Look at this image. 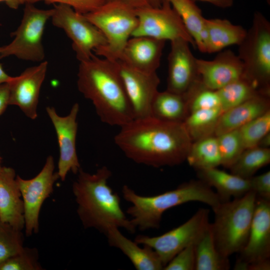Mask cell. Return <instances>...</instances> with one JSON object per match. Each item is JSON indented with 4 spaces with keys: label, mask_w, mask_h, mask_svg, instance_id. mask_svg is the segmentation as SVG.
<instances>
[{
    "label": "cell",
    "mask_w": 270,
    "mask_h": 270,
    "mask_svg": "<svg viewBox=\"0 0 270 270\" xmlns=\"http://www.w3.org/2000/svg\"><path fill=\"white\" fill-rule=\"evenodd\" d=\"M114 142L134 162L160 168L183 162L192 142L182 122L152 116L134 118L120 127Z\"/></svg>",
    "instance_id": "obj_1"
},
{
    "label": "cell",
    "mask_w": 270,
    "mask_h": 270,
    "mask_svg": "<svg viewBox=\"0 0 270 270\" xmlns=\"http://www.w3.org/2000/svg\"><path fill=\"white\" fill-rule=\"evenodd\" d=\"M78 90L93 104L100 120L121 127L134 119V113L114 62L96 55L80 62Z\"/></svg>",
    "instance_id": "obj_2"
},
{
    "label": "cell",
    "mask_w": 270,
    "mask_h": 270,
    "mask_svg": "<svg viewBox=\"0 0 270 270\" xmlns=\"http://www.w3.org/2000/svg\"><path fill=\"white\" fill-rule=\"evenodd\" d=\"M72 184L77 214L84 227L94 228L105 234L112 227L124 228L130 232L136 228L121 208L120 198L108 184L112 172L105 166L94 174L82 168Z\"/></svg>",
    "instance_id": "obj_3"
},
{
    "label": "cell",
    "mask_w": 270,
    "mask_h": 270,
    "mask_svg": "<svg viewBox=\"0 0 270 270\" xmlns=\"http://www.w3.org/2000/svg\"><path fill=\"white\" fill-rule=\"evenodd\" d=\"M122 194L124 199L132 204L126 210L132 216V223L141 230L158 228L163 214L178 206L198 202L212 209L222 202L216 192L199 179L155 196L139 195L127 185L122 187Z\"/></svg>",
    "instance_id": "obj_4"
},
{
    "label": "cell",
    "mask_w": 270,
    "mask_h": 270,
    "mask_svg": "<svg viewBox=\"0 0 270 270\" xmlns=\"http://www.w3.org/2000/svg\"><path fill=\"white\" fill-rule=\"evenodd\" d=\"M256 196L252 191L233 200L220 202L212 208L214 221L210 224L219 252L229 258L244 246L250 233Z\"/></svg>",
    "instance_id": "obj_5"
},
{
    "label": "cell",
    "mask_w": 270,
    "mask_h": 270,
    "mask_svg": "<svg viewBox=\"0 0 270 270\" xmlns=\"http://www.w3.org/2000/svg\"><path fill=\"white\" fill-rule=\"evenodd\" d=\"M84 16L106 40V46L94 50L96 55L110 60H118L138 25L136 10L120 2H108Z\"/></svg>",
    "instance_id": "obj_6"
},
{
    "label": "cell",
    "mask_w": 270,
    "mask_h": 270,
    "mask_svg": "<svg viewBox=\"0 0 270 270\" xmlns=\"http://www.w3.org/2000/svg\"><path fill=\"white\" fill-rule=\"evenodd\" d=\"M238 46L244 76L261 93L270 96V23L262 14H254L251 26Z\"/></svg>",
    "instance_id": "obj_7"
},
{
    "label": "cell",
    "mask_w": 270,
    "mask_h": 270,
    "mask_svg": "<svg viewBox=\"0 0 270 270\" xmlns=\"http://www.w3.org/2000/svg\"><path fill=\"white\" fill-rule=\"evenodd\" d=\"M54 8L44 10L32 4H25L23 16L18 28L11 34L14 38L9 44L0 46V60L10 56L40 62L45 57L42 36Z\"/></svg>",
    "instance_id": "obj_8"
},
{
    "label": "cell",
    "mask_w": 270,
    "mask_h": 270,
    "mask_svg": "<svg viewBox=\"0 0 270 270\" xmlns=\"http://www.w3.org/2000/svg\"><path fill=\"white\" fill-rule=\"evenodd\" d=\"M51 17L52 24L66 32L72 41V48L80 62L89 60L96 49L106 45L102 33L85 16L71 6L57 4Z\"/></svg>",
    "instance_id": "obj_9"
},
{
    "label": "cell",
    "mask_w": 270,
    "mask_h": 270,
    "mask_svg": "<svg viewBox=\"0 0 270 270\" xmlns=\"http://www.w3.org/2000/svg\"><path fill=\"white\" fill-rule=\"evenodd\" d=\"M209 214V210L200 208L186 222L162 235H138L134 241L153 249L164 267L180 250L197 242L210 224Z\"/></svg>",
    "instance_id": "obj_10"
},
{
    "label": "cell",
    "mask_w": 270,
    "mask_h": 270,
    "mask_svg": "<svg viewBox=\"0 0 270 270\" xmlns=\"http://www.w3.org/2000/svg\"><path fill=\"white\" fill-rule=\"evenodd\" d=\"M135 10L138 23L132 36H148L165 41L182 38L196 47L180 17L168 1L162 0L159 8Z\"/></svg>",
    "instance_id": "obj_11"
},
{
    "label": "cell",
    "mask_w": 270,
    "mask_h": 270,
    "mask_svg": "<svg viewBox=\"0 0 270 270\" xmlns=\"http://www.w3.org/2000/svg\"><path fill=\"white\" fill-rule=\"evenodd\" d=\"M53 157H47L40 172L34 178L24 180L16 176L24 208L25 232L27 236L37 233L39 230V215L44 200L53 191V186L59 178L54 172Z\"/></svg>",
    "instance_id": "obj_12"
},
{
    "label": "cell",
    "mask_w": 270,
    "mask_h": 270,
    "mask_svg": "<svg viewBox=\"0 0 270 270\" xmlns=\"http://www.w3.org/2000/svg\"><path fill=\"white\" fill-rule=\"evenodd\" d=\"M238 254L236 270H246L250 264L270 260V200L256 197L248 237Z\"/></svg>",
    "instance_id": "obj_13"
},
{
    "label": "cell",
    "mask_w": 270,
    "mask_h": 270,
    "mask_svg": "<svg viewBox=\"0 0 270 270\" xmlns=\"http://www.w3.org/2000/svg\"><path fill=\"white\" fill-rule=\"evenodd\" d=\"M112 61L122 80L134 118L150 116L152 102L158 91L160 83L156 72L146 73L138 70L120 60Z\"/></svg>",
    "instance_id": "obj_14"
},
{
    "label": "cell",
    "mask_w": 270,
    "mask_h": 270,
    "mask_svg": "<svg viewBox=\"0 0 270 270\" xmlns=\"http://www.w3.org/2000/svg\"><path fill=\"white\" fill-rule=\"evenodd\" d=\"M79 108L78 104L76 103L68 115L61 116L54 107L46 108L57 136L60 150L57 173L62 181L65 180L68 172L77 174L81 168L76 150V118Z\"/></svg>",
    "instance_id": "obj_15"
},
{
    "label": "cell",
    "mask_w": 270,
    "mask_h": 270,
    "mask_svg": "<svg viewBox=\"0 0 270 270\" xmlns=\"http://www.w3.org/2000/svg\"><path fill=\"white\" fill-rule=\"evenodd\" d=\"M48 66L47 61L29 67L8 82L9 105L18 106L32 120L38 116L40 92Z\"/></svg>",
    "instance_id": "obj_16"
},
{
    "label": "cell",
    "mask_w": 270,
    "mask_h": 270,
    "mask_svg": "<svg viewBox=\"0 0 270 270\" xmlns=\"http://www.w3.org/2000/svg\"><path fill=\"white\" fill-rule=\"evenodd\" d=\"M190 44L182 38L170 41L168 58V90L184 94L200 80L196 58L192 54Z\"/></svg>",
    "instance_id": "obj_17"
},
{
    "label": "cell",
    "mask_w": 270,
    "mask_h": 270,
    "mask_svg": "<svg viewBox=\"0 0 270 270\" xmlns=\"http://www.w3.org/2000/svg\"><path fill=\"white\" fill-rule=\"evenodd\" d=\"M203 85L217 90L244 75V66L238 55L230 50H222L211 60L196 58Z\"/></svg>",
    "instance_id": "obj_18"
},
{
    "label": "cell",
    "mask_w": 270,
    "mask_h": 270,
    "mask_svg": "<svg viewBox=\"0 0 270 270\" xmlns=\"http://www.w3.org/2000/svg\"><path fill=\"white\" fill-rule=\"evenodd\" d=\"M166 42L148 36H132L118 60L138 70L146 73L156 72Z\"/></svg>",
    "instance_id": "obj_19"
},
{
    "label": "cell",
    "mask_w": 270,
    "mask_h": 270,
    "mask_svg": "<svg viewBox=\"0 0 270 270\" xmlns=\"http://www.w3.org/2000/svg\"><path fill=\"white\" fill-rule=\"evenodd\" d=\"M14 170H0V222L22 230L24 228V208Z\"/></svg>",
    "instance_id": "obj_20"
},
{
    "label": "cell",
    "mask_w": 270,
    "mask_h": 270,
    "mask_svg": "<svg viewBox=\"0 0 270 270\" xmlns=\"http://www.w3.org/2000/svg\"><path fill=\"white\" fill-rule=\"evenodd\" d=\"M270 96L260 94L224 111L219 118L214 136L238 130L270 110Z\"/></svg>",
    "instance_id": "obj_21"
},
{
    "label": "cell",
    "mask_w": 270,
    "mask_h": 270,
    "mask_svg": "<svg viewBox=\"0 0 270 270\" xmlns=\"http://www.w3.org/2000/svg\"><path fill=\"white\" fill-rule=\"evenodd\" d=\"M109 244L120 250L137 270H160L164 266L156 252L150 247L138 244L124 236L117 227H112L105 233Z\"/></svg>",
    "instance_id": "obj_22"
},
{
    "label": "cell",
    "mask_w": 270,
    "mask_h": 270,
    "mask_svg": "<svg viewBox=\"0 0 270 270\" xmlns=\"http://www.w3.org/2000/svg\"><path fill=\"white\" fill-rule=\"evenodd\" d=\"M198 179L216 190L222 202L240 198L250 191L249 179L228 173L218 168L197 171Z\"/></svg>",
    "instance_id": "obj_23"
},
{
    "label": "cell",
    "mask_w": 270,
    "mask_h": 270,
    "mask_svg": "<svg viewBox=\"0 0 270 270\" xmlns=\"http://www.w3.org/2000/svg\"><path fill=\"white\" fill-rule=\"evenodd\" d=\"M206 52L222 51L232 46H238L244 38L247 30L226 19H206Z\"/></svg>",
    "instance_id": "obj_24"
},
{
    "label": "cell",
    "mask_w": 270,
    "mask_h": 270,
    "mask_svg": "<svg viewBox=\"0 0 270 270\" xmlns=\"http://www.w3.org/2000/svg\"><path fill=\"white\" fill-rule=\"evenodd\" d=\"M180 17L196 46L206 52V18L193 0H166Z\"/></svg>",
    "instance_id": "obj_25"
},
{
    "label": "cell",
    "mask_w": 270,
    "mask_h": 270,
    "mask_svg": "<svg viewBox=\"0 0 270 270\" xmlns=\"http://www.w3.org/2000/svg\"><path fill=\"white\" fill-rule=\"evenodd\" d=\"M189 113L185 95L166 90L158 91L151 106V116L166 122H182Z\"/></svg>",
    "instance_id": "obj_26"
},
{
    "label": "cell",
    "mask_w": 270,
    "mask_h": 270,
    "mask_svg": "<svg viewBox=\"0 0 270 270\" xmlns=\"http://www.w3.org/2000/svg\"><path fill=\"white\" fill-rule=\"evenodd\" d=\"M195 270H228V258L218 251L213 238L210 223L195 244Z\"/></svg>",
    "instance_id": "obj_27"
},
{
    "label": "cell",
    "mask_w": 270,
    "mask_h": 270,
    "mask_svg": "<svg viewBox=\"0 0 270 270\" xmlns=\"http://www.w3.org/2000/svg\"><path fill=\"white\" fill-rule=\"evenodd\" d=\"M186 160L196 171L221 165L216 136H210L192 142Z\"/></svg>",
    "instance_id": "obj_28"
},
{
    "label": "cell",
    "mask_w": 270,
    "mask_h": 270,
    "mask_svg": "<svg viewBox=\"0 0 270 270\" xmlns=\"http://www.w3.org/2000/svg\"><path fill=\"white\" fill-rule=\"evenodd\" d=\"M222 112L220 108L190 112L182 124L192 142L214 136L217 124Z\"/></svg>",
    "instance_id": "obj_29"
},
{
    "label": "cell",
    "mask_w": 270,
    "mask_h": 270,
    "mask_svg": "<svg viewBox=\"0 0 270 270\" xmlns=\"http://www.w3.org/2000/svg\"><path fill=\"white\" fill-rule=\"evenodd\" d=\"M270 162V148L256 146L245 149L228 169L234 175L250 179Z\"/></svg>",
    "instance_id": "obj_30"
},
{
    "label": "cell",
    "mask_w": 270,
    "mask_h": 270,
    "mask_svg": "<svg viewBox=\"0 0 270 270\" xmlns=\"http://www.w3.org/2000/svg\"><path fill=\"white\" fill-rule=\"evenodd\" d=\"M217 92L220 98L221 108L223 112L256 96L260 94H264L244 75L217 90Z\"/></svg>",
    "instance_id": "obj_31"
},
{
    "label": "cell",
    "mask_w": 270,
    "mask_h": 270,
    "mask_svg": "<svg viewBox=\"0 0 270 270\" xmlns=\"http://www.w3.org/2000/svg\"><path fill=\"white\" fill-rule=\"evenodd\" d=\"M184 94L188 101L190 113L199 110L222 108L217 90L205 87L200 80Z\"/></svg>",
    "instance_id": "obj_32"
},
{
    "label": "cell",
    "mask_w": 270,
    "mask_h": 270,
    "mask_svg": "<svg viewBox=\"0 0 270 270\" xmlns=\"http://www.w3.org/2000/svg\"><path fill=\"white\" fill-rule=\"evenodd\" d=\"M221 165L229 168L245 150L238 130L216 136Z\"/></svg>",
    "instance_id": "obj_33"
},
{
    "label": "cell",
    "mask_w": 270,
    "mask_h": 270,
    "mask_svg": "<svg viewBox=\"0 0 270 270\" xmlns=\"http://www.w3.org/2000/svg\"><path fill=\"white\" fill-rule=\"evenodd\" d=\"M245 149L258 146L270 132V110L238 130Z\"/></svg>",
    "instance_id": "obj_34"
},
{
    "label": "cell",
    "mask_w": 270,
    "mask_h": 270,
    "mask_svg": "<svg viewBox=\"0 0 270 270\" xmlns=\"http://www.w3.org/2000/svg\"><path fill=\"white\" fill-rule=\"evenodd\" d=\"M21 231L0 222V264L24 250Z\"/></svg>",
    "instance_id": "obj_35"
},
{
    "label": "cell",
    "mask_w": 270,
    "mask_h": 270,
    "mask_svg": "<svg viewBox=\"0 0 270 270\" xmlns=\"http://www.w3.org/2000/svg\"><path fill=\"white\" fill-rule=\"evenodd\" d=\"M37 252L34 249L24 248L20 254L0 264V270H39Z\"/></svg>",
    "instance_id": "obj_36"
},
{
    "label": "cell",
    "mask_w": 270,
    "mask_h": 270,
    "mask_svg": "<svg viewBox=\"0 0 270 270\" xmlns=\"http://www.w3.org/2000/svg\"><path fill=\"white\" fill-rule=\"evenodd\" d=\"M40 1L46 3L62 4L68 5L76 12L85 14L103 4L106 0H14L8 6L13 9L18 8L21 4H34Z\"/></svg>",
    "instance_id": "obj_37"
},
{
    "label": "cell",
    "mask_w": 270,
    "mask_h": 270,
    "mask_svg": "<svg viewBox=\"0 0 270 270\" xmlns=\"http://www.w3.org/2000/svg\"><path fill=\"white\" fill-rule=\"evenodd\" d=\"M196 244H190L180 250L165 266L163 270H195Z\"/></svg>",
    "instance_id": "obj_38"
},
{
    "label": "cell",
    "mask_w": 270,
    "mask_h": 270,
    "mask_svg": "<svg viewBox=\"0 0 270 270\" xmlns=\"http://www.w3.org/2000/svg\"><path fill=\"white\" fill-rule=\"evenodd\" d=\"M250 191L254 192L256 197L270 200V171L253 176L249 179Z\"/></svg>",
    "instance_id": "obj_39"
},
{
    "label": "cell",
    "mask_w": 270,
    "mask_h": 270,
    "mask_svg": "<svg viewBox=\"0 0 270 270\" xmlns=\"http://www.w3.org/2000/svg\"><path fill=\"white\" fill-rule=\"evenodd\" d=\"M116 2L122 3L134 9L143 8H159L162 0H106V2Z\"/></svg>",
    "instance_id": "obj_40"
},
{
    "label": "cell",
    "mask_w": 270,
    "mask_h": 270,
    "mask_svg": "<svg viewBox=\"0 0 270 270\" xmlns=\"http://www.w3.org/2000/svg\"><path fill=\"white\" fill-rule=\"evenodd\" d=\"M9 88L8 82L0 85V116L9 105Z\"/></svg>",
    "instance_id": "obj_41"
},
{
    "label": "cell",
    "mask_w": 270,
    "mask_h": 270,
    "mask_svg": "<svg viewBox=\"0 0 270 270\" xmlns=\"http://www.w3.org/2000/svg\"><path fill=\"white\" fill-rule=\"evenodd\" d=\"M206 2L222 8H227L232 6L234 0H193Z\"/></svg>",
    "instance_id": "obj_42"
},
{
    "label": "cell",
    "mask_w": 270,
    "mask_h": 270,
    "mask_svg": "<svg viewBox=\"0 0 270 270\" xmlns=\"http://www.w3.org/2000/svg\"><path fill=\"white\" fill-rule=\"evenodd\" d=\"M12 76H10L4 70L2 66L0 64V85L9 82Z\"/></svg>",
    "instance_id": "obj_43"
},
{
    "label": "cell",
    "mask_w": 270,
    "mask_h": 270,
    "mask_svg": "<svg viewBox=\"0 0 270 270\" xmlns=\"http://www.w3.org/2000/svg\"><path fill=\"white\" fill-rule=\"evenodd\" d=\"M258 146L270 148V132L265 135L260 140Z\"/></svg>",
    "instance_id": "obj_44"
},
{
    "label": "cell",
    "mask_w": 270,
    "mask_h": 270,
    "mask_svg": "<svg viewBox=\"0 0 270 270\" xmlns=\"http://www.w3.org/2000/svg\"><path fill=\"white\" fill-rule=\"evenodd\" d=\"M14 0H0V2H5L8 6Z\"/></svg>",
    "instance_id": "obj_45"
},
{
    "label": "cell",
    "mask_w": 270,
    "mask_h": 270,
    "mask_svg": "<svg viewBox=\"0 0 270 270\" xmlns=\"http://www.w3.org/2000/svg\"><path fill=\"white\" fill-rule=\"evenodd\" d=\"M2 166L0 165V170L2 168Z\"/></svg>",
    "instance_id": "obj_46"
},
{
    "label": "cell",
    "mask_w": 270,
    "mask_h": 270,
    "mask_svg": "<svg viewBox=\"0 0 270 270\" xmlns=\"http://www.w3.org/2000/svg\"><path fill=\"white\" fill-rule=\"evenodd\" d=\"M267 2H268V4H270V0H267Z\"/></svg>",
    "instance_id": "obj_47"
}]
</instances>
